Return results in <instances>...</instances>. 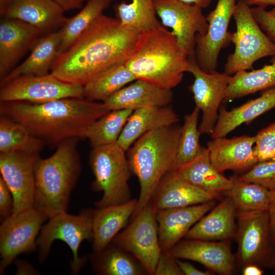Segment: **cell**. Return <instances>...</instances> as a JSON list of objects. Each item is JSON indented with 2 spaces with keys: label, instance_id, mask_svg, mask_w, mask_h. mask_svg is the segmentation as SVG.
Here are the masks:
<instances>
[{
  "label": "cell",
  "instance_id": "obj_1",
  "mask_svg": "<svg viewBox=\"0 0 275 275\" xmlns=\"http://www.w3.org/2000/svg\"><path fill=\"white\" fill-rule=\"evenodd\" d=\"M140 34L123 28L118 18L102 14L57 57L50 72L63 81L84 86L100 72L125 62Z\"/></svg>",
  "mask_w": 275,
  "mask_h": 275
},
{
  "label": "cell",
  "instance_id": "obj_2",
  "mask_svg": "<svg viewBox=\"0 0 275 275\" xmlns=\"http://www.w3.org/2000/svg\"><path fill=\"white\" fill-rule=\"evenodd\" d=\"M0 102L1 115L19 122L51 146L70 138H86L89 126L111 112L102 102L85 98H63L41 103Z\"/></svg>",
  "mask_w": 275,
  "mask_h": 275
},
{
  "label": "cell",
  "instance_id": "obj_3",
  "mask_svg": "<svg viewBox=\"0 0 275 275\" xmlns=\"http://www.w3.org/2000/svg\"><path fill=\"white\" fill-rule=\"evenodd\" d=\"M188 63V57L174 33L162 25L140 34L124 62L136 79L169 90L181 82Z\"/></svg>",
  "mask_w": 275,
  "mask_h": 275
},
{
  "label": "cell",
  "instance_id": "obj_4",
  "mask_svg": "<svg viewBox=\"0 0 275 275\" xmlns=\"http://www.w3.org/2000/svg\"><path fill=\"white\" fill-rule=\"evenodd\" d=\"M79 139H67L50 156H40L35 165L34 207L49 218L68 209L71 193L81 172L77 144Z\"/></svg>",
  "mask_w": 275,
  "mask_h": 275
},
{
  "label": "cell",
  "instance_id": "obj_5",
  "mask_svg": "<svg viewBox=\"0 0 275 275\" xmlns=\"http://www.w3.org/2000/svg\"><path fill=\"white\" fill-rule=\"evenodd\" d=\"M181 130V127L174 124L150 131L127 150L130 169L140 186L132 217L150 202L162 178L173 170Z\"/></svg>",
  "mask_w": 275,
  "mask_h": 275
},
{
  "label": "cell",
  "instance_id": "obj_6",
  "mask_svg": "<svg viewBox=\"0 0 275 275\" xmlns=\"http://www.w3.org/2000/svg\"><path fill=\"white\" fill-rule=\"evenodd\" d=\"M117 143L93 148L89 163L94 180L92 189L101 191L97 208L124 203L131 200L128 181L131 170L127 155Z\"/></svg>",
  "mask_w": 275,
  "mask_h": 275
},
{
  "label": "cell",
  "instance_id": "obj_7",
  "mask_svg": "<svg viewBox=\"0 0 275 275\" xmlns=\"http://www.w3.org/2000/svg\"><path fill=\"white\" fill-rule=\"evenodd\" d=\"M233 17L236 30L232 33L231 42L235 49L225 65V72L229 75L252 68L261 58L275 56V45L261 29L244 0L236 3Z\"/></svg>",
  "mask_w": 275,
  "mask_h": 275
},
{
  "label": "cell",
  "instance_id": "obj_8",
  "mask_svg": "<svg viewBox=\"0 0 275 275\" xmlns=\"http://www.w3.org/2000/svg\"><path fill=\"white\" fill-rule=\"evenodd\" d=\"M94 209H86L78 215L63 212L49 218L42 226L37 239L39 260L43 262L47 258L52 242L56 240L64 242L73 254L70 263L72 274H78L85 265L87 258L80 257L78 249L81 242L93 240Z\"/></svg>",
  "mask_w": 275,
  "mask_h": 275
},
{
  "label": "cell",
  "instance_id": "obj_9",
  "mask_svg": "<svg viewBox=\"0 0 275 275\" xmlns=\"http://www.w3.org/2000/svg\"><path fill=\"white\" fill-rule=\"evenodd\" d=\"M235 235L237 243V263L244 267L256 265L272 269L275 264L273 246L267 211L236 212Z\"/></svg>",
  "mask_w": 275,
  "mask_h": 275
},
{
  "label": "cell",
  "instance_id": "obj_10",
  "mask_svg": "<svg viewBox=\"0 0 275 275\" xmlns=\"http://www.w3.org/2000/svg\"><path fill=\"white\" fill-rule=\"evenodd\" d=\"M157 211L149 202L112 241L133 256L150 275L154 273L162 251L159 241Z\"/></svg>",
  "mask_w": 275,
  "mask_h": 275
},
{
  "label": "cell",
  "instance_id": "obj_11",
  "mask_svg": "<svg viewBox=\"0 0 275 275\" xmlns=\"http://www.w3.org/2000/svg\"><path fill=\"white\" fill-rule=\"evenodd\" d=\"M49 218L35 207L13 213L0 226V273L3 274L17 256L36 251L43 224Z\"/></svg>",
  "mask_w": 275,
  "mask_h": 275
},
{
  "label": "cell",
  "instance_id": "obj_12",
  "mask_svg": "<svg viewBox=\"0 0 275 275\" xmlns=\"http://www.w3.org/2000/svg\"><path fill=\"white\" fill-rule=\"evenodd\" d=\"M68 98H85L84 86L63 81L51 72L42 76L17 77L0 90V102L41 103Z\"/></svg>",
  "mask_w": 275,
  "mask_h": 275
},
{
  "label": "cell",
  "instance_id": "obj_13",
  "mask_svg": "<svg viewBox=\"0 0 275 275\" xmlns=\"http://www.w3.org/2000/svg\"><path fill=\"white\" fill-rule=\"evenodd\" d=\"M186 72L194 76L189 89L197 107L202 113L200 134H211L218 119L220 105L231 76L225 72L208 73L198 65L195 57H189Z\"/></svg>",
  "mask_w": 275,
  "mask_h": 275
},
{
  "label": "cell",
  "instance_id": "obj_14",
  "mask_svg": "<svg viewBox=\"0 0 275 275\" xmlns=\"http://www.w3.org/2000/svg\"><path fill=\"white\" fill-rule=\"evenodd\" d=\"M157 15L172 29L188 58L195 57L196 37L206 34L208 24L201 7L178 0H154Z\"/></svg>",
  "mask_w": 275,
  "mask_h": 275
},
{
  "label": "cell",
  "instance_id": "obj_15",
  "mask_svg": "<svg viewBox=\"0 0 275 275\" xmlns=\"http://www.w3.org/2000/svg\"><path fill=\"white\" fill-rule=\"evenodd\" d=\"M235 0H218L214 9L206 17L207 33L196 37L195 58L204 71H216L221 50L231 42L232 33L228 31L230 21L236 6Z\"/></svg>",
  "mask_w": 275,
  "mask_h": 275
},
{
  "label": "cell",
  "instance_id": "obj_16",
  "mask_svg": "<svg viewBox=\"0 0 275 275\" xmlns=\"http://www.w3.org/2000/svg\"><path fill=\"white\" fill-rule=\"evenodd\" d=\"M39 156L21 152L0 153L1 176L13 194V213L34 207L35 165Z\"/></svg>",
  "mask_w": 275,
  "mask_h": 275
},
{
  "label": "cell",
  "instance_id": "obj_17",
  "mask_svg": "<svg viewBox=\"0 0 275 275\" xmlns=\"http://www.w3.org/2000/svg\"><path fill=\"white\" fill-rule=\"evenodd\" d=\"M169 252L176 258L197 262L221 275L232 274L236 264L229 240L186 239L180 240Z\"/></svg>",
  "mask_w": 275,
  "mask_h": 275
},
{
  "label": "cell",
  "instance_id": "obj_18",
  "mask_svg": "<svg viewBox=\"0 0 275 275\" xmlns=\"http://www.w3.org/2000/svg\"><path fill=\"white\" fill-rule=\"evenodd\" d=\"M41 32L23 21L2 17L0 23V78L7 76L32 49Z\"/></svg>",
  "mask_w": 275,
  "mask_h": 275
},
{
  "label": "cell",
  "instance_id": "obj_19",
  "mask_svg": "<svg viewBox=\"0 0 275 275\" xmlns=\"http://www.w3.org/2000/svg\"><path fill=\"white\" fill-rule=\"evenodd\" d=\"M255 143V136L221 137L208 142L207 148L211 162L218 171H240L250 169L258 162Z\"/></svg>",
  "mask_w": 275,
  "mask_h": 275
},
{
  "label": "cell",
  "instance_id": "obj_20",
  "mask_svg": "<svg viewBox=\"0 0 275 275\" xmlns=\"http://www.w3.org/2000/svg\"><path fill=\"white\" fill-rule=\"evenodd\" d=\"M64 12L53 0H11L0 14L26 22L46 35L64 25Z\"/></svg>",
  "mask_w": 275,
  "mask_h": 275
},
{
  "label": "cell",
  "instance_id": "obj_21",
  "mask_svg": "<svg viewBox=\"0 0 275 275\" xmlns=\"http://www.w3.org/2000/svg\"><path fill=\"white\" fill-rule=\"evenodd\" d=\"M214 206L213 200L187 207L157 210L156 219L161 250L169 251Z\"/></svg>",
  "mask_w": 275,
  "mask_h": 275
},
{
  "label": "cell",
  "instance_id": "obj_22",
  "mask_svg": "<svg viewBox=\"0 0 275 275\" xmlns=\"http://www.w3.org/2000/svg\"><path fill=\"white\" fill-rule=\"evenodd\" d=\"M218 198L181 178L171 170L162 178L150 202L158 210L198 205Z\"/></svg>",
  "mask_w": 275,
  "mask_h": 275
},
{
  "label": "cell",
  "instance_id": "obj_23",
  "mask_svg": "<svg viewBox=\"0 0 275 275\" xmlns=\"http://www.w3.org/2000/svg\"><path fill=\"white\" fill-rule=\"evenodd\" d=\"M173 97L171 90L146 80L136 79L102 102L111 111L123 109L134 111L147 107L169 105Z\"/></svg>",
  "mask_w": 275,
  "mask_h": 275
},
{
  "label": "cell",
  "instance_id": "obj_24",
  "mask_svg": "<svg viewBox=\"0 0 275 275\" xmlns=\"http://www.w3.org/2000/svg\"><path fill=\"white\" fill-rule=\"evenodd\" d=\"M179 118L170 105L151 106L132 112L117 142L124 151L150 131L176 124Z\"/></svg>",
  "mask_w": 275,
  "mask_h": 275
},
{
  "label": "cell",
  "instance_id": "obj_25",
  "mask_svg": "<svg viewBox=\"0 0 275 275\" xmlns=\"http://www.w3.org/2000/svg\"><path fill=\"white\" fill-rule=\"evenodd\" d=\"M236 216L233 203L227 197L197 222L184 238L210 241L230 240L235 235Z\"/></svg>",
  "mask_w": 275,
  "mask_h": 275
},
{
  "label": "cell",
  "instance_id": "obj_26",
  "mask_svg": "<svg viewBox=\"0 0 275 275\" xmlns=\"http://www.w3.org/2000/svg\"><path fill=\"white\" fill-rule=\"evenodd\" d=\"M173 171L181 178L218 197L233 185L232 178H227L213 166L207 148L203 147L194 159Z\"/></svg>",
  "mask_w": 275,
  "mask_h": 275
},
{
  "label": "cell",
  "instance_id": "obj_27",
  "mask_svg": "<svg viewBox=\"0 0 275 275\" xmlns=\"http://www.w3.org/2000/svg\"><path fill=\"white\" fill-rule=\"evenodd\" d=\"M138 199L94 209L93 249L99 252L107 246L133 215Z\"/></svg>",
  "mask_w": 275,
  "mask_h": 275
},
{
  "label": "cell",
  "instance_id": "obj_28",
  "mask_svg": "<svg viewBox=\"0 0 275 275\" xmlns=\"http://www.w3.org/2000/svg\"><path fill=\"white\" fill-rule=\"evenodd\" d=\"M275 107V87L266 89L259 97L230 111L219 108L217 121L211 133L212 139L225 137L243 123L249 124Z\"/></svg>",
  "mask_w": 275,
  "mask_h": 275
},
{
  "label": "cell",
  "instance_id": "obj_29",
  "mask_svg": "<svg viewBox=\"0 0 275 275\" xmlns=\"http://www.w3.org/2000/svg\"><path fill=\"white\" fill-rule=\"evenodd\" d=\"M61 41L59 30L41 37L26 59L0 80V87L18 76H42L49 74L58 56Z\"/></svg>",
  "mask_w": 275,
  "mask_h": 275
},
{
  "label": "cell",
  "instance_id": "obj_30",
  "mask_svg": "<svg viewBox=\"0 0 275 275\" xmlns=\"http://www.w3.org/2000/svg\"><path fill=\"white\" fill-rule=\"evenodd\" d=\"M94 271L103 275H143L147 271L131 254L111 242L91 256Z\"/></svg>",
  "mask_w": 275,
  "mask_h": 275
},
{
  "label": "cell",
  "instance_id": "obj_31",
  "mask_svg": "<svg viewBox=\"0 0 275 275\" xmlns=\"http://www.w3.org/2000/svg\"><path fill=\"white\" fill-rule=\"evenodd\" d=\"M275 87V56L271 64L251 71H239L231 76L224 100L241 98L258 91Z\"/></svg>",
  "mask_w": 275,
  "mask_h": 275
},
{
  "label": "cell",
  "instance_id": "obj_32",
  "mask_svg": "<svg viewBox=\"0 0 275 275\" xmlns=\"http://www.w3.org/2000/svg\"><path fill=\"white\" fill-rule=\"evenodd\" d=\"M136 79L124 62L97 74L84 86V98L102 102L128 84Z\"/></svg>",
  "mask_w": 275,
  "mask_h": 275
},
{
  "label": "cell",
  "instance_id": "obj_33",
  "mask_svg": "<svg viewBox=\"0 0 275 275\" xmlns=\"http://www.w3.org/2000/svg\"><path fill=\"white\" fill-rule=\"evenodd\" d=\"M46 145L24 125L5 116L0 117V153L21 152L39 154Z\"/></svg>",
  "mask_w": 275,
  "mask_h": 275
},
{
  "label": "cell",
  "instance_id": "obj_34",
  "mask_svg": "<svg viewBox=\"0 0 275 275\" xmlns=\"http://www.w3.org/2000/svg\"><path fill=\"white\" fill-rule=\"evenodd\" d=\"M115 10L120 25L138 33L161 25L156 17L154 0H131L129 3L122 2L116 5Z\"/></svg>",
  "mask_w": 275,
  "mask_h": 275
},
{
  "label": "cell",
  "instance_id": "obj_35",
  "mask_svg": "<svg viewBox=\"0 0 275 275\" xmlns=\"http://www.w3.org/2000/svg\"><path fill=\"white\" fill-rule=\"evenodd\" d=\"M113 0H88L86 5L75 15L67 18L59 30L61 41L58 56L65 52L77 38L111 4Z\"/></svg>",
  "mask_w": 275,
  "mask_h": 275
},
{
  "label": "cell",
  "instance_id": "obj_36",
  "mask_svg": "<svg viewBox=\"0 0 275 275\" xmlns=\"http://www.w3.org/2000/svg\"><path fill=\"white\" fill-rule=\"evenodd\" d=\"M233 185L225 195L232 201L236 212L268 211L270 190L256 183L231 178Z\"/></svg>",
  "mask_w": 275,
  "mask_h": 275
},
{
  "label": "cell",
  "instance_id": "obj_37",
  "mask_svg": "<svg viewBox=\"0 0 275 275\" xmlns=\"http://www.w3.org/2000/svg\"><path fill=\"white\" fill-rule=\"evenodd\" d=\"M133 111L127 109L111 111L91 124L86 138L92 148L116 143Z\"/></svg>",
  "mask_w": 275,
  "mask_h": 275
},
{
  "label": "cell",
  "instance_id": "obj_38",
  "mask_svg": "<svg viewBox=\"0 0 275 275\" xmlns=\"http://www.w3.org/2000/svg\"><path fill=\"white\" fill-rule=\"evenodd\" d=\"M200 110L196 106L184 117L181 127L177 154L172 170H175L194 159L201 151L200 132L198 126Z\"/></svg>",
  "mask_w": 275,
  "mask_h": 275
},
{
  "label": "cell",
  "instance_id": "obj_39",
  "mask_svg": "<svg viewBox=\"0 0 275 275\" xmlns=\"http://www.w3.org/2000/svg\"><path fill=\"white\" fill-rule=\"evenodd\" d=\"M238 178L272 190L275 188V159L258 162Z\"/></svg>",
  "mask_w": 275,
  "mask_h": 275
},
{
  "label": "cell",
  "instance_id": "obj_40",
  "mask_svg": "<svg viewBox=\"0 0 275 275\" xmlns=\"http://www.w3.org/2000/svg\"><path fill=\"white\" fill-rule=\"evenodd\" d=\"M254 150L258 161L275 159V122L255 135Z\"/></svg>",
  "mask_w": 275,
  "mask_h": 275
},
{
  "label": "cell",
  "instance_id": "obj_41",
  "mask_svg": "<svg viewBox=\"0 0 275 275\" xmlns=\"http://www.w3.org/2000/svg\"><path fill=\"white\" fill-rule=\"evenodd\" d=\"M251 11L261 29L275 45V16L263 7L251 8Z\"/></svg>",
  "mask_w": 275,
  "mask_h": 275
},
{
  "label": "cell",
  "instance_id": "obj_42",
  "mask_svg": "<svg viewBox=\"0 0 275 275\" xmlns=\"http://www.w3.org/2000/svg\"><path fill=\"white\" fill-rule=\"evenodd\" d=\"M155 275H183L177 258L169 251H162L155 269Z\"/></svg>",
  "mask_w": 275,
  "mask_h": 275
},
{
  "label": "cell",
  "instance_id": "obj_43",
  "mask_svg": "<svg viewBox=\"0 0 275 275\" xmlns=\"http://www.w3.org/2000/svg\"><path fill=\"white\" fill-rule=\"evenodd\" d=\"M13 194L2 177L0 176V220L2 222L14 212Z\"/></svg>",
  "mask_w": 275,
  "mask_h": 275
},
{
  "label": "cell",
  "instance_id": "obj_44",
  "mask_svg": "<svg viewBox=\"0 0 275 275\" xmlns=\"http://www.w3.org/2000/svg\"><path fill=\"white\" fill-rule=\"evenodd\" d=\"M267 212L271 239L275 248V188L270 190V199Z\"/></svg>",
  "mask_w": 275,
  "mask_h": 275
},
{
  "label": "cell",
  "instance_id": "obj_45",
  "mask_svg": "<svg viewBox=\"0 0 275 275\" xmlns=\"http://www.w3.org/2000/svg\"><path fill=\"white\" fill-rule=\"evenodd\" d=\"M177 262L183 275H212L214 273L209 270H200L191 264L180 261L178 258H177Z\"/></svg>",
  "mask_w": 275,
  "mask_h": 275
},
{
  "label": "cell",
  "instance_id": "obj_46",
  "mask_svg": "<svg viewBox=\"0 0 275 275\" xmlns=\"http://www.w3.org/2000/svg\"><path fill=\"white\" fill-rule=\"evenodd\" d=\"M64 11L79 9L82 7L83 3L87 0H53Z\"/></svg>",
  "mask_w": 275,
  "mask_h": 275
},
{
  "label": "cell",
  "instance_id": "obj_47",
  "mask_svg": "<svg viewBox=\"0 0 275 275\" xmlns=\"http://www.w3.org/2000/svg\"><path fill=\"white\" fill-rule=\"evenodd\" d=\"M16 263L17 274H36L35 270L28 262L19 260Z\"/></svg>",
  "mask_w": 275,
  "mask_h": 275
},
{
  "label": "cell",
  "instance_id": "obj_48",
  "mask_svg": "<svg viewBox=\"0 0 275 275\" xmlns=\"http://www.w3.org/2000/svg\"><path fill=\"white\" fill-rule=\"evenodd\" d=\"M264 273L261 267L256 265H248L243 267V275H262Z\"/></svg>",
  "mask_w": 275,
  "mask_h": 275
},
{
  "label": "cell",
  "instance_id": "obj_49",
  "mask_svg": "<svg viewBox=\"0 0 275 275\" xmlns=\"http://www.w3.org/2000/svg\"><path fill=\"white\" fill-rule=\"evenodd\" d=\"M248 5H256L257 7L266 8L268 6L275 7V0H244Z\"/></svg>",
  "mask_w": 275,
  "mask_h": 275
},
{
  "label": "cell",
  "instance_id": "obj_50",
  "mask_svg": "<svg viewBox=\"0 0 275 275\" xmlns=\"http://www.w3.org/2000/svg\"><path fill=\"white\" fill-rule=\"evenodd\" d=\"M182 3L190 4L195 5L198 6L201 8H205L207 7L212 0H178Z\"/></svg>",
  "mask_w": 275,
  "mask_h": 275
},
{
  "label": "cell",
  "instance_id": "obj_51",
  "mask_svg": "<svg viewBox=\"0 0 275 275\" xmlns=\"http://www.w3.org/2000/svg\"><path fill=\"white\" fill-rule=\"evenodd\" d=\"M11 0H0V12H2L6 6Z\"/></svg>",
  "mask_w": 275,
  "mask_h": 275
},
{
  "label": "cell",
  "instance_id": "obj_52",
  "mask_svg": "<svg viewBox=\"0 0 275 275\" xmlns=\"http://www.w3.org/2000/svg\"><path fill=\"white\" fill-rule=\"evenodd\" d=\"M269 12L275 16V7L269 11Z\"/></svg>",
  "mask_w": 275,
  "mask_h": 275
},
{
  "label": "cell",
  "instance_id": "obj_53",
  "mask_svg": "<svg viewBox=\"0 0 275 275\" xmlns=\"http://www.w3.org/2000/svg\"><path fill=\"white\" fill-rule=\"evenodd\" d=\"M272 269H273L274 270V271H275V264H274V266H273Z\"/></svg>",
  "mask_w": 275,
  "mask_h": 275
}]
</instances>
